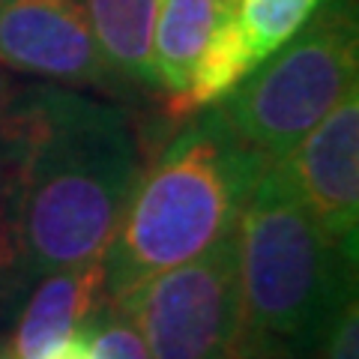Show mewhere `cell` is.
Masks as SVG:
<instances>
[{
  "label": "cell",
  "mask_w": 359,
  "mask_h": 359,
  "mask_svg": "<svg viewBox=\"0 0 359 359\" xmlns=\"http://www.w3.org/2000/svg\"><path fill=\"white\" fill-rule=\"evenodd\" d=\"M13 249L30 273L102 261L126 212L141 156L126 111L57 87H30L6 117Z\"/></svg>",
  "instance_id": "cell-1"
},
{
  "label": "cell",
  "mask_w": 359,
  "mask_h": 359,
  "mask_svg": "<svg viewBox=\"0 0 359 359\" xmlns=\"http://www.w3.org/2000/svg\"><path fill=\"white\" fill-rule=\"evenodd\" d=\"M266 156L252 150L219 108L186 123L129 195L102 255L105 299H120L237 231Z\"/></svg>",
  "instance_id": "cell-2"
},
{
  "label": "cell",
  "mask_w": 359,
  "mask_h": 359,
  "mask_svg": "<svg viewBox=\"0 0 359 359\" xmlns=\"http://www.w3.org/2000/svg\"><path fill=\"white\" fill-rule=\"evenodd\" d=\"M245 359H314L344 302L356 257L335 243L266 162L237 224Z\"/></svg>",
  "instance_id": "cell-3"
},
{
  "label": "cell",
  "mask_w": 359,
  "mask_h": 359,
  "mask_svg": "<svg viewBox=\"0 0 359 359\" xmlns=\"http://www.w3.org/2000/svg\"><path fill=\"white\" fill-rule=\"evenodd\" d=\"M356 87V4L323 0L276 57H266L222 99L219 111L252 150L278 159Z\"/></svg>",
  "instance_id": "cell-4"
},
{
  "label": "cell",
  "mask_w": 359,
  "mask_h": 359,
  "mask_svg": "<svg viewBox=\"0 0 359 359\" xmlns=\"http://www.w3.org/2000/svg\"><path fill=\"white\" fill-rule=\"evenodd\" d=\"M114 302L135 318L150 359H245L237 231Z\"/></svg>",
  "instance_id": "cell-5"
},
{
  "label": "cell",
  "mask_w": 359,
  "mask_h": 359,
  "mask_svg": "<svg viewBox=\"0 0 359 359\" xmlns=\"http://www.w3.org/2000/svg\"><path fill=\"white\" fill-rule=\"evenodd\" d=\"M294 198L347 255L359 243V87L285 156L269 159Z\"/></svg>",
  "instance_id": "cell-6"
},
{
  "label": "cell",
  "mask_w": 359,
  "mask_h": 359,
  "mask_svg": "<svg viewBox=\"0 0 359 359\" xmlns=\"http://www.w3.org/2000/svg\"><path fill=\"white\" fill-rule=\"evenodd\" d=\"M0 66L78 87L120 84L84 0H0Z\"/></svg>",
  "instance_id": "cell-7"
},
{
  "label": "cell",
  "mask_w": 359,
  "mask_h": 359,
  "mask_svg": "<svg viewBox=\"0 0 359 359\" xmlns=\"http://www.w3.org/2000/svg\"><path fill=\"white\" fill-rule=\"evenodd\" d=\"M105 299L102 261L45 273L33 287L9 344L13 359H45L90 320Z\"/></svg>",
  "instance_id": "cell-8"
},
{
  "label": "cell",
  "mask_w": 359,
  "mask_h": 359,
  "mask_svg": "<svg viewBox=\"0 0 359 359\" xmlns=\"http://www.w3.org/2000/svg\"><path fill=\"white\" fill-rule=\"evenodd\" d=\"M237 0H159L153 25V78L168 96L183 93L204 45Z\"/></svg>",
  "instance_id": "cell-9"
},
{
  "label": "cell",
  "mask_w": 359,
  "mask_h": 359,
  "mask_svg": "<svg viewBox=\"0 0 359 359\" xmlns=\"http://www.w3.org/2000/svg\"><path fill=\"white\" fill-rule=\"evenodd\" d=\"M84 6L117 81L156 87L153 25L159 0H84Z\"/></svg>",
  "instance_id": "cell-10"
},
{
  "label": "cell",
  "mask_w": 359,
  "mask_h": 359,
  "mask_svg": "<svg viewBox=\"0 0 359 359\" xmlns=\"http://www.w3.org/2000/svg\"><path fill=\"white\" fill-rule=\"evenodd\" d=\"M255 69H257V63L252 57V51L245 48L243 36L237 33V27H233V21L228 15L210 36V42L204 45L192 75H189L186 90L171 96L174 114L189 117V114H198V111L222 102Z\"/></svg>",
  "instance_id": "cell-11"
},
{
  "label": "cell",
  "mask_w": 359,
  "mask_h": 359,
  "mask_svg": "<svg viewBox=\"0 0 359 359\" xmlns=\"http://www.w3.org/2000/svg\"><path fill=\"white\" fill-rule=\"evenodd\" d=\"M323 0H237L231 21L261 66L314 15Z\"/></svg>",
  "instance_id": "cell-12"
},
{
  "label": "cell",
  "mask_w": 359,
  "mask_h": 359,
  "mask_svg": "<svg viewBox=\"0 0 359 359\" xmlns=\"http://www.w3.org/2000/svg\"><path fill=\"white\" fill-rule=\"evenodd\" d=\"M84 335L93 359H150L147 341L135 318L114 299H102L84 323Z\"/></svg>",
  "instance_id": "cell-13"
},
{
  "label": "cell",
  "mask_w": 359,
  "mask_h": 359,
  "mask_svg": "<svg viewBox=\"0 0 359 359\" xmlns=\"http://www.w3.org/2000/svg\"><path fill=\"white\" fill-rule=\"evenodd\" d=\"M320 359H359V306L356 297L344 302L327 341L320 347Z\"/></svg>",
  "instance_id": "cell-14"
},
{
  "label": "cell",
  "mask_w": 359,
  "mask_h": 359,
  "mask_svg": "<svg viewBox=\"0 0 359 359\" xmlns=\"http://www.w3.org/2000/svg\"><path fill=\"white\" fill-rule=\"evenodd\" d=\"M45 359H93V356H90V344H87L84 330H78L75 335H69V339L54 347V351Z\"/></svg>",
  "instance_id": "cell-15"
},
{
  "label": "cell",
  "mask_w": 359,
  "mask_h": 359,
  "mask_svg": "<svg viewBox=\"0 0 359 359\" xmlns=\"http://www.w3.org/2000/svg\"><path fill=\"white\" fill-rule=\"evenodd\" d=\"M0 359H13V353H9V347H0Z\"/></svg>",
  "instance_id": "cell-16"
}]
</instances>
